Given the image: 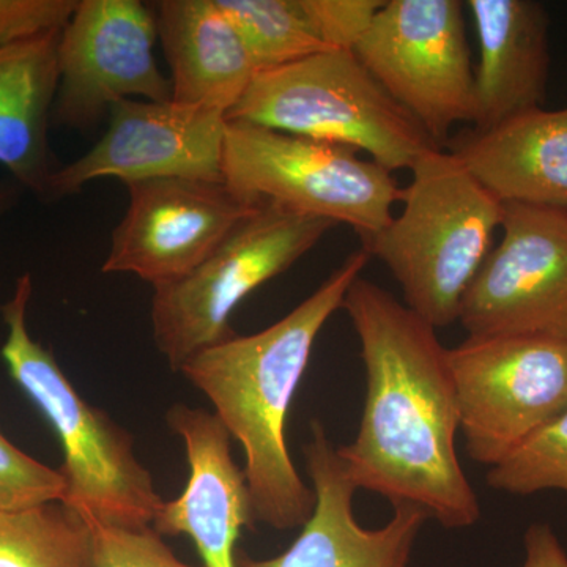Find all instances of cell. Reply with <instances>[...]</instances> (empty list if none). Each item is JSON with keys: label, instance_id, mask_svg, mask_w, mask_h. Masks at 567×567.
<instances>
[{"label": "cell", "instance_id": "obj_1", "mask_svg": "<svg viewBox=\"0 0 567 567\" xmlns=\"http://www.w3.org/2000/svg\"><path fill=\"white\" fill-rule=\"evenodd\" d=\"M342 309L365 371L360 431L338 447L353 486L394 507H420L445 528L472 527L481 506L457 456L461 415L450 349L436 328L361 276Z\"/></svg>", "mask_w": 567, "mask_h": 567}, {"label": "cell", "instance_id": "obj_2", "mask_svg": "<svg viewBox=\"0 0 567 567\" xmlns=\"http://www.w3.org/2000/svg\"><path fill=\"white\" fill-rule=\"evenodd\" d=\"M368 262L364 249L353 252L281 320L208 347L178 371L207 395L227 434L244 447L254 518L268 527H303L315 511V491L298 475L287 447V416L320 331Z\"/></svg>", "mask_w": 567, "mask_h": 567}, {"label": "cell", "instance_id": "obj_3", "mask_svg": "<svg viewBox=\"0 0 567 567\" xmlns=\"http://www.w3.org/2000/svg\"><path fill=\"white\" fill-rule=\"evenodd\" d=\"M410 173L401 213L363 240L364 251L385 264L406 308L434 328L450 327L494 248L503 204L445 148L423 153Z\"/></svg>", "mask_w": 567, "mask_h": 567}, {"label": "cell", "instance_id": "obj_4", "mask_svg": "<svg viewBox=\"0 0 567 567\" xmlns=\"http://www.w3.org/2000/svg\"><path fill=\"white\" fill-rule=\"evenodd\" d=\"M31 275H22L2 306L7 324L2 354L11 379L54 429L62 446L59 472L66 483L61 503L81 517L118 528L153 527L163 498L151 472L137 461L133 436L78 393L50 349L29 334Z\"/></svg>", "mask_w": 567, "mask_h": 567}, {"label": "cell", "instance_id": "obj_5", "mask_svg": "<svg viewBox=\"0 0 567 567\" xmlns=\"http://www.w3.org/2000/svg\"><path fill=\"white\" fill-rule=\"evenodd\" d=\"M227 121L344 145L391 174L439 147L349 51L260 71Z\"/></svg>", "mask_w": 567, "mask_h": 567}, {"label": "cell", "instance_id": "obj_6", "mask_svg": "<svg viewBox=\"0 0 567 567\" xmlns=\"http://www.w3.org/2000/svg\"><path fill=\"white\" fill-rule=\"evenodd\" d=\"M223 181L246 204L346 224L363 240L402 199L393 174L353 148L244 122L227 121Z\"/></svg>", "mask_w": 567, "mask_h": 567}, {"label": "cell", "instance_id": "obj_7", "mask_svg": "<svg viewBox=\"0 0 567 567\" xmlns=\"http://www.w3.org/2000/svg\"><path fill=\"white\" fill-rule=\"evenodd\" d=\"M334 224L259 205L192 274L153 289V341L173 371L233 338L230 317L254 290L289 270Z\"/></svg>", "mask_w": 567, "mask_h": 567}, {"label": "cell", "instance_id": "obj_8", "mask_svg": "<svg viewBox=\"0 0 567 567\" xmlns=\"http://www.w3.org/2000/svg\"><path fill=\"white\" fill-rule=\"evenodd\" d=\"M439 147L475 118V69L461 0H385L353 50Z\"/></svg>", "mask_w": 567, "mask_h": 567}, {"label": "cell", "instance_id": "obj_9", "mask_svg": "<svg viewBox=\"0 0 567 567\" xmlns=\"http://www.w3.org/2000/svg\"><path fill=\"white\" fill-rule=\"evenodd\" d=\"M468 456L495 466L567 410V346L533 336H468L450 349Z\"/></svg>", "mask_w": 567, "mask_h": 567}, {"label": "cell", "instance_id": "obj_10", "mask_svg": "<svg viewBox=\"0 0 567 567\" xmlns=\"http://www.w3.org/2000/svg\"><path fill=\"white\" fill-rule=\"evenodd\" d=\"M499 230L458 323L473 338L533 336L567 346V210L503 205Z\"/></svg>", "mask_w": 567, "mask_h": 567}, {"label": "cell", "instance_id": "obj_11", "mask_svg": "<svg viewBox=\"0 0 567 567\" xmlns=\"http://www.w3.org/2000/svg\"><path fill=\"white\" fill-rule=\"evenodd\" d=\"M155 11L140 0H78L59 35V82L51 122L93 128L121 100L171 102L155 59Z\"/></svg>", "mask_w": 567, "mask_h": 567}, {"label": "cell", "instance_id": "obj_12", "mask_svg": "<svg viewBox=\"0 0 567 567\" xmlns=\"http://www.w3.org/2000/svg\"><path fill=\"white\" fill-rule=\"evenodd\" d=\"M102 140L52 175L50 197L80 193L96 178L132 183L155 178L224 182L226 114L174 102L121 100L110 107Z\"/></svg>", "mask_w": 567, "mask_h": 567}, {"label": "cell", "instance_id": "obj_13", "mask_svg": "<svg viewBox=\"0 0 567 567\" xmlns=\"http://www.w3.org/2000/svg\"><path fill=\"white\" fill-rule=\"evenodd\" d=\"M126 188L128 208L112 233L102 271L140 276L153 289L192 274L259 208L224 182L155 178Z\"/></svg>", "mask_w": 567, "mask_h": 567}, {"label": "cell", "instance_id": "obj_14", "mask_svg": "<svg viewBox=\"0 0 567 567\" xmlns=\"http://www.w3.org/2000/svg\"><path fill=\"white\" fill-rule=\"evenodd\" d=\"M316 506L300 536L281 555L254 559L241 555L238 567H406L421 528L429 520L420 507H394L382 528L358 524L350 480L338 447L320 421L311 423V442L305 447Z\"/></svg>", "mask_w": 567, "mask_h": 567}, {"label": "cell", "instance_id": "obj_15", "mask_svg": "<svg viewBox=\"0 0 567 567\" xmlns=\"http://www.w3.org/2000/svg\"><path fill=\"white\" fill-rule=\"evenodd\" d=\"M166 421L185 445L189 477L177 498L159 506L153 528L162 536H188L203 567H238L241 529L256 518L245 472L233 457V436L204 409L175 404Z\"/></svg>", "mask_w": 567, "mask_h": 567}, {"label": "cell", "instance_id": "obj_16", "mask_svg": "<svg viewBox=\"0 0 567 567\" xmlns=\"http://www.w3.org/2000/svg\"><path fill=\"white\" fill-rule=\"evenodd\" d=\"M450 142L447 152L498 203L567 210V107H535Z\"/></svg>", "mask_w": 567, "mask_h": 567}, {"label": "cell", "instance_id": "obj_17", "mask_svg": "<svg viewBox=\"0 0 567 567\" xmlns=\"http://www.w3.org/2000/svg\"><path fill=\"white\" fill-rule=\"evenodd\" d=\"M465 10L480 44L473 128L540 107L550 73L546 7L536 0H466Z\"/></svg>", "mask_w": 567, "mask_h": 567}, {"label": "cell", "instance_id": "obj_18", "mask_svg": "<svg viewBox=\"0 0 567 567\" xmlns=\"http://www.w3.org/2000/svg\"><path fill=\"white\" fill-rule=\"evenodd\" d=\"M171 69V102L223 114L240 103L259 73L218 0L152 3Z\"/></svg>", "mask_w": 567, "mask_h": 567}, {"label": "cell", "instance_id": "obj_19", "mask_svg": "<svg viewBox=\"0 0 567 567\" xmlns=\"http://www.w3.org/2000/svg\"><path fill=\"white\" fill-rule=\"evenodd\" d=\"M61 32L0 50V166L48 200L55 167L50 125L58 93Z\"/></svg>", "mask_w": 567, "mask_h": 567}, {"label": "cell", "instance_id": "obj_20", "mask_svg": "<svg viewBox=\"0 0 567 567\" xmlns=\"http://www.w3.org/2000/svg\"><path fill=\"white\" fill-rule=\"evenodd\" d=\"M0 567H95L91 525L61 502L0 513Z\"/></svg>", "mask_w": 567, "mask_h": 567}, {"label": "cell", "instance_id": "obj_21", "mask_svg": "<svg viewBox=\"0 0 567 567\" xmlns=\"http://www.w3.org/2000/svg\"><path fill=\"white\" fill-rule=\"evenodd\" d=\"M234 22L257 71L281 69L330 51L303 0H218Z\"/></svg>", "mask_w": 567, "mask_h": 567}, {"label": "cell", "instance_id": "obj_22", "mask_svg": "<svg viewBox=\"0 0 567 567\" xmlns=\"http://www.w3.org/2000/svg\"><path fill=\"white\" fill-rule=\"evenodd\" d=\"M487 484L514 495L543 491L567 494V410L509 457L492 466Z\"/></svg>", "mask_w": 567, "mask_h": 567}, {"label": "cell", "instance_id": "obj_23", "mask_svg": "<svg viewBox=\"0 0 567 567\" xmlns=\"http://www.w3.org/2000/svg\"><path fill=\"white\" fill-rule=\"evenodd\" d=\"M65 492L59 470L29 456L0 432V513L62 502Z\"/></svg>", "mask_w": 567, "mask_h": 567}, {"label": "cell", "instance_id": "obj_24", "mask_svg": "<svg viewBox=\"0 0 567 567\" xmlns=\"http://www.w3.org/2000/svg\"><path fill=\"white\" fill-rule=\"evenodd\" d=\"M85 520L93 533L95 567H203L182 561L153 527L118 528Z\"/></svg>", "mask_w": 567, "mask_h": 567}, {"label": "cell", "instance_id": "obj_25", "mask_svg": "<svg viewBox=\"0 0 567 567\" xmlns=\"http://www.w3.org/2000/svg\"><path fill=\"white\" fill-rule=\"evenodd\" d=\"M385 0H303L320 40L330 51L353 52Z\"/></svg>", "mask_w": 567, "mask_h": 567}, {"label": "cell", "instance_id": "obj_26", "mask_svg": "<svg viewBox=\"0 0 567 567\" xmlns=\"http://www.w3.org/2000/svg\"><path fill=\"white\" fill-rule=\"evenodd\" d=\"M78 0H0V50L61 32Z\"/></svg>", "mask_w": 567, "mask_h": 567}, {"label": "cell", "instance_id": "obj_27", "mask_svg": "<svg viewBox=\"0 0 567 567\" xmlns=\"http://www.w3.org/2000/svg\"><path fill=\"white\" fill-rule=\"evenodd\" d=\"M524 567H567V554L554 529L546 524H535L525 535Z\"/></svg>", "mask_w": 567, "mask_h": 567}, {"label": "cell", "instance_id": "obj_28", "mask_svg": "<svg viewBox=\"0 0 567 567\" xmlns=\"http://www.w3.org/2000/svg\"><path fill=\"white\" fill-rule=\"evenodd\" d=\"M20 188L17 182H0V219L17 204Z\"/></svg>", "mask_w": 567, "mask_h": 567}]
</instances>
